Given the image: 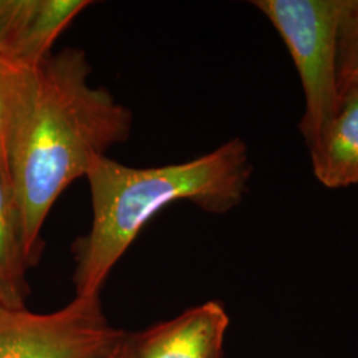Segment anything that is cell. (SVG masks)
I'll list each match as a JSON object with an SVG mask.
<instances>
[{
	"instance_id": "cell-10",
	"label": "cell",
	"mask_w": 358,
	"mask_h": 358,
	"mask_svg": "<svg viewBox=\"0 0 358 358\" xmlns=\"http://www.w3.org/2000/svg\"><path fill=\"white\" fill-rule=\"evenodd\" d=\"M337 84L340 109L358 93V0H346L337 35Z\"/></svg>"
},
{
	"instance_id": "cell-7",
	"label": "cell",
	"mask_w": 358,
	"mask_h": 358,
	"mask_svg": "<svg viewBox=\"0 0 358 358\" xmlns=\"http://www.w3.org/2000/svg\"><path fill=\"white\" fill-rule=\"evenodd\" d=\"M22 217L13 186L0 174V304L11 309L26 308L29 294Z\"/></svg>"
},
{
	"instance_id": "cell-2",
	"label": "cell",
	"mask_w": 358,
	"mask_h": 358,
	"mask_svg": "<svg viewBox=\"0 0 358 358\" xmlns=\"http://www.w3.org/2000/svg\"><path fill=\"white\" fill-rule=\"evenodd\" d=\"M247 143L236 137L189 162L130 167L96 158L85 176L92 224L73 244L76 296H100L103 282L148 222L178 201L210 214H226L243 202L252 176Z\"/></svg>"
},
{
	"instance_id": "cell-5",
	"label": "cell",
	"mask_w": 358,
	"mask_h": 358,
	"mask_svg": "<svg viewBox=\"0 0 358 358\" xmlns=\"http://www.w3.org/2000/svg\"><path fill=\"white\" fill-rule=\"evenodd\" d=\"M88 0H0V55L36 69Z\"/></svg>"
},
{
	"instance_id": "cell-9",
	"label": "cell",
	"mask_w": 358,
	"mask_h": 358,
	"mask_svg": "<svg viewBox=\"0 0 358 358\" xmlns=\"http://www.w3.org/2000/svg\"><path fill=\"white\" fill-rule=\"evenodd\" d=\"M38 68L16 64L0 55V174L10 178V154L16 131L31 103Z\"/></svg>"
},
{
	"instance_id": "cell-6",
	"label": "cell",
	"mask_w": 358,
	"mask_h": 358,
	"mask_svg": "<svg viewBox=\"0 0 358 358\" xmlns=\"http://www.w3.org/2000/svg\"><path fill=\"white\" fill-rule=\"evenodd\" d=\"M229 324L224 307L207 301L131 336L133 358H223Z\"/></svg>"
},
{
	"instance_id": "cell-11",
	"label": "cell",
	"mask_w": 358,
	"mask_h": 358,
	"mask_svg": "<svg viewBox=\"0 0 358 358\" xmlns=\"http://www.w3.org/2000/svg\"><path fill=\"white\" fill-rule=\"evenodd\" d=\"M105 358H133L131 353V336L127 334L120 344Z\"/></svg>"
},
{
	"instance_id": "cell-4",
	"label": "cell",
	"mask_w": 358,
	"mask_h": 358,
	"mask_svg": "<svg viewBox=\"0 0 358 358\" xmlns=\"http://www.w3.org/2000/svg\"><path fill=\"white\" fill-rule=\"evenodd\" d=\"M125 336L103 316L100 296H76L47 315L0 304V358H105Z\"/></svg>"
},
{
	"instance_id": "cell-1",
	"label": "cell",
	"mask_w": 358,
	"mask_h": 358,
	"mask_svg": "<svg viewBox=\"0 0 358 358\" xmlns=\"http://www.w3.org/2000/svg\"><path fill=\"white\" fill-rule=\"evenodd\" d=\"M92 66L81 48L52 53L38 68L31 103L10 154L27 259L38 264L41 229L56 201L92 162L128 141L133 113L103 87L90 85Z\"/></svg>"
},
{
	"instance_id": "cell-3",
	"label": "cell",
	"mask_w": 358,
	"mask_h": 358,
	"mask_svg": "<svg viewBox=\"0 0 358 358\" xmlns=\"http://www.w3.org/2000/svg\"><path fill=\"white\" fill-rule=\"evenodd\" d=\"M346 0H254L280 34L297 68L306 97L299 128L310 159L340 112L337 35Z\"/></svg>"
},
{
	"instance_id": "cell-8",
	"label": "cell",
	"mask_w": 358,
	"mask_h": 358,
	"mask_svg": "<svg viewBox=\"0 0 358 358\" xmlns=\"http://www.w3.org/2000/svg\"><path fill=\"white\" fill-rule=\"evenodd\" d=\"M315 177L328 189L358 183V93L343 103L321 146L310 159Z\"/></svg>"
}]
</instances>
